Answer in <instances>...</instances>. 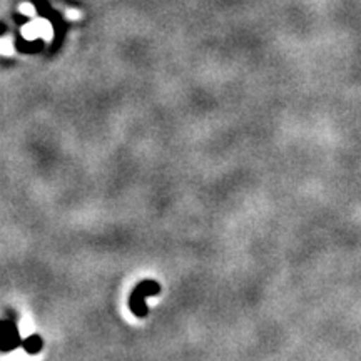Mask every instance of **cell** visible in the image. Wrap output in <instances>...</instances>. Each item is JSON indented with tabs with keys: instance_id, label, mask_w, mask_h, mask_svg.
Listing matches in <instances>:
<instances>
[{
	"instance_id": "7a4b0ae2",
	"label": "cell",
	"mask_w": 361,
	"mask_h": 361,
	"mask_svg": "<svg viewBox=\"0 0 361 361\" xmlns=\"http://www.w3.org/2000/svg\"><path fill=\"white\" fill-rule=\"evenodd\" d=\"M20 11H22V13H24V16H32L34 7L30 6V4H25V6L20 7Z\"/></svg>"
},
{
	"instance_id": "6da1fadb",
	"label": "cell",
	"mask_w": 361,
	"mask_h": 361,
	"mask_svg": "<svg viewBox=\"0 0 361 361\" xmlns=\"http://www.w3.org/2000/svg\"><path fill=\"white\" fill-rule=\"evenodd\" d=\"M13 51V45L8 39H2L0 40V52L6 54V56H8V54H12Z\"/></svg>"
}]
</instances>
